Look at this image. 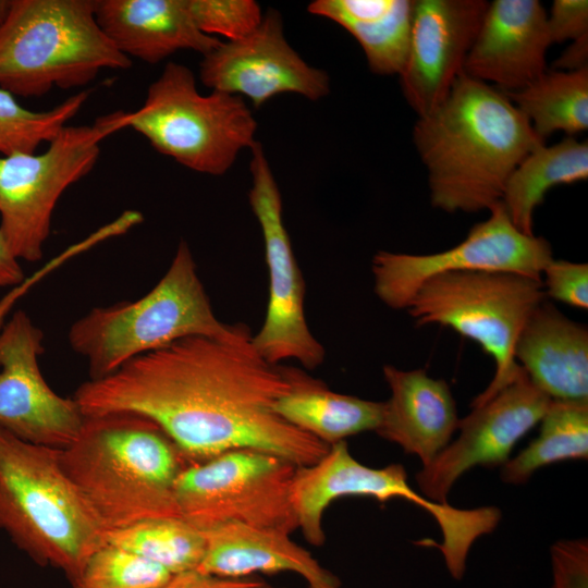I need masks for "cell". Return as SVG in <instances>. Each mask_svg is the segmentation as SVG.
<instances>
[{
  "label": "cell",
  "mask_w": 588,
  "mask_h": 588,
  "mask_svg": "<svg viewBox=\"0 0 588 588\" xmlns=\"http://www.w3.org/2000/svg\"><path fill=\"white\" fill-rule=\"evenodd\" d=\"M296 467L249 449L188 464L174 485L180 516L201 531L241 524L291 534L298 528L291 502Z\"/></svg>",
  "instance_id": "cell-10"
},
{
  "label": "cell",
  "mask_w": 588,
  "mask_h": 588,
  "mask_svg": "<svg viewBox=\"0 0 588 588\" xmlns=\"http://www.w3.org/2000/svg\"><path fill=\"white\" fill-rule=\"evenodd\" d=\"M547 28L551 44L573 41L588 35V2L555 0L547 13Z\"/></svg>",
  "instance_id": "cell-33"
},
{
  "label": "cell",
  "mask_w": 588,
  "mask_h": 588,
  "mask_svg": "<svg viewBox=\"0 0 588 588\" xmlns=\"http://www.w3.org/2000/svg\"><path fill=\"white\" fill-rule=\"evenodd\" d=\"M516 363L551 400L588 401V330L543 301L524 326Z\"/></svg>",
  "instance_id": "cell-20"
},
{
  "label": "cell",
  "mask_w": 588,
  "mask_h": 588,
  "mask_svg": "<svg viewBox=\"0 0 588 588\" xmlns=\"http://www.w3.org/2000/svg\"><path fill=\"white\" fill-rule=\"evenodd\" d=\"M0 529L41 566L73 583L105 544V528L66 475L61 450L0 427Z\"/></svg>",
  "instance_id": "cell-4"
},
{
  "label": "cell",
  "mask_w": 588,
  "mask_h": 588,
  "mask_svg": "<svg viewBox=\"0 0 588 588\" xmlns=\"http://www.w3.org/2000/svg\"><path fill=\"white\" fill-rule=\"evenodd\" d=\"M25 278L20 260L14 257L0 234V287H13L22 283Z\"/></svg>",
  "instance_id": "cell-37"
},
{
  "label": "cell",
  "mask_w": 588,
  "mask_h": 588,
  "mask_svg": "<svg viewBox=\"0 0 588 588\" xmlns=\"http://www.w3.org/2000/svg\"><path fill=\"white\" fill-rule=\"evenodd\" d=\"M95 16L122 54L149 64L179 50L205 56L222 42L198 29L187 0H95Z\"/></svg>",
  "instance_id": "cell-19"
},
{
  "label": "cell",
  "mask_w": 588,
  "mask_h": 588,
  "mask_svg": "<svg viewBox=\"0 0 588 588\" xmlns=\"http://www.w3.org/2000/svg\"><path fill=\"white\" fill-rule=\"evenodd\" d=\"M172 574L122 548L105 543L87 560L73 588H160Z\"/></svg>",
  "instance_id": "cell-29"
},
{
  "label": "cell",
  "mask_w": 588,
  "mask_h": 588,
  "mask_svg": "<svg viewBox=\"0 0 588 588\" xmlns=\"http://www.w3.org/2000/svg\"><path fill=\"white\" fill-rule=\"evenodd\" d=\"M584 68H588V35L573 40L552 64L554 71H577Z\"/></svg>",
  "instance_id": "cell-36"
},
{
  "label": "cell",
  "mask_w": 588,
  "mask_h": 588,
  "mask_svg": "<svg viewBox=\"0 0 588 588\" xmlns=\"http://www.w3.org/2000/svg\"><path fill=\"white\" fill-rule=\"evenodd\" d=\"M415 0H315L308 12L331 20L360 45L375 74L395 75L404 68Z\"/></svg>",
  "instance_id": "cell-23"
},
{
  "label": "cell",
  "mask_w": 588,
  "mask_h": 588,
  "mask_svg": "<svg viewBox=\"0 0 588 588\" xmlns=\"http://www.w3.org/2000/svg\"><path fill=\"white\" fill-rule=\"evenodd\" d=\"M280 367L289 390L275 402L274 411L292 426L328 445L377 430L383 402L334 392L303 369Z\"/></svg>",
  "instance_id": "cell-22"
},
{
  "label": "cell",
  "mask_w": 588,
  "mask_h": 588,
  "mask_svg": "<svg viewBox=\"0 0 588 588\" xmlns=\"http://www.w3.org/2000/svg\"><path fill=\"white\" fill-rule=\"evenodd\" d=\"M544 299L541 279L511 272H450L426 280L405 310L416 326L449 327L493 358V378L471 402L475 407L514 379L520 367L514 356L517 339Z\"/></svg>",
  "instance_id": "cell-8"
},
{
  "label": "cell",
  "mask_w": 588,
  "mask_h": 588,
  "mask_svg": "<svg viewBox=\"0 0 588 588\" xmlns=\"http://www.w3.org/2000/svg\"><path fill=\"white\" fill-rule=\"evenodd\" d=\"M191 15L198 29L228 41L248 36L261 23L264 14L254 0H187Z\"/></svg>",
  "instance_id": "cell-30"
},
{
  "label": "cell",
  "mask_w": 588,
  "mask_h": 588,
  "mask_svg": "<svg viewBox=\"0 0 588 588\" xmlns=\"http://www.w3.org/2000/svg\"><path fill=\"white\" fill-rule=\"evenodd\" d=\"M382 371L390 396L383 402L376 432L428 465L457 430L460 419L450 387L422 369L384 365Z\"/></svg>",
  "instance_id": "cell-18"
},
{
  "label": "cell",
  "mask_w": 588,
  "mask_h": 588,
  "mask_svg": "<svg viewBox=\"0 0 588 588\" xmlns=\"http://www.w3.org/2000/svg\"><path fill=\"white\" fill-rule=\"evenodd\" d=\"M244 323L216 316L186 241H180L162 278L142 297L91 308L69 329L70 347L82 356L89 379H101L128 360L191 335L229 339Z\"/></svg>",
  "instance_id": "cell-5"
},
{
  "label": "cell",
  "mask_w": 588,
  "mask_h": 588,
  "mask_svg": "<svg viewBox=\"0 0 588 588\" xmlns=\"http://www.w3.org/2000/svg\"><path fill=\"white\" fill-rule=\"evenodd\" d=\"M10 5V0H0V23L4 19Z\"/></svg>",
  "instance_id": "cell-38"
},
{
  "label": "cell",
  "mask_w": 588,
  "mask_h": 588,
  "mask_svg": "<svg viewBox=\"0 0 588 588\" xmlns=\"http://www.w3.org/2000/svg\"><path fill=\"white\" fill-rule=\"evenodd\" d=\"M58 267L59 262L56 259H51L32 275L26 277L22 283L11 287V290L0 299V329L4 324L8 315L13 309L16 302L22 298L45 275Z\"/></svg>",
  "instance_id": "cell-35"
},
{
  "label": "cell",
  "mask_w": 588,
  "mask_h": 588,
  "mask_svg": "<svg viewBox=\"0 0 588 588\" xmlns=\"http://www.w3.org/2000/svg\"><path fill=\"white\" fill-rule=\"evenodd\" d=\"M249 149L248 199L261 229L269 273L266 317L259 332L253 335V344L272 365L294 359L315 369L323 363L326 352L306 321L305 282L283 222L281 192L262 145L256 140Z\"/></svg>",
  "instance_id": "cell-11"
},
{
  "label": "cell",
  "mask_w": 588,
  "mask_h": 588,
  "mask_svg": "<svg viewBox=\"0 0 588 588\" xmlns=\"http://www.w3.org/2000/svg\"><path fill=\"white\" fill-rule=\"evenodd\" d=\"M160 154L205 174L222 175L250 148L257 122L242 97L198 91L193 71L168 62L148 87L128 126Z\"/></svg>",
  "instance_id": "cell-7"
},
{
  "label": "cell",
  "mask_w": 588,
  "mask_h": 588,
  "mask_svg": "<svg viewBox=\"0 0 588 588\" xmlns=\"http://www.w3.org/2000/svg\"><path fill=\"white\" fill-rule=\"evenodd\" d=\"M539 424L538 437L502 466L504 482L522 485L541 467L587 460L588 401L551 400Z\"/></svg>",
  "instance_id": "cell-26"
},
{
  "label": "cell",
  "mask_w": 588,
  "mask_h": 588,
  "mask_svg": "<svg viewBox=\"0 0 588 588\" xmlns=\"http://www.w3.org/2000/svg\"><path fill=\"white\" fill-rule=\"evenodd\" d=\"M44 332L17 309L0 329V427L29 443L63 450L85 416L74 397L54 392L42 376Z\"/></svg>",
  "instance_id": "cell-13"
},
{
  "label": "cell",
  "mask_w": 588,
  "mask_h": 588,
  "mask_svg": "<svg viewBox=\"0 0 588 588\" xmlns=\"http://www.w3.org/2000/svg\"><path fill=\"white\" fill-rule=\"evenodd\" d=\"M551 41L538 0L489 2L463 73L501 91L519 90L547 71Z\"/></svg>",
  "instance_id": "cell-17"
},
{
  "label": "cell",
  "mask_w": 588,
  "mask_h": 588,
  "mask_svg": "<svg viewBox=\"0 0 588 588\" xmlns=\"http://www.w3.org/2000/svg\"><path fill=\"white\" fill-rule=\"evenodd\" d=\"M544 295L579 309L588 308V265L552 259L541 273Z\"/></svg>",
  "instance_id": "cell-31"
},
{
  "label": "cell",
  "mask_w": 588,
  "mask_h": 588,
  "mask_svg": "<svg viewBox=\"0 0 588 588\" xmlns=\"http://www.w3.org/2000/svg\"><path fill=\"white\" fill-rule=\"evenodd\" d=\"M489 212L488 219L475 224L460 244L446 250L427 255L376 253L371 272L378 298L392 309L405 310L426 280L450 272H511L541 279L553 259L550 243L516 229L501 201Z\"/></svg>",
  "instance_id": "cell-12"
},
{
  "label": "cell",
  "mask_w": 588,
  "mask_h": 588,
  "mask_svg": "<svg viewBox=\"0 0 588 588\" xmlns=\"http://www.w3.org/2000/svg\"><path fill=\"white\" fill-rule=\"evenodd\" d=\"M89 91L76 93L51 109L34 111L21 106L9 91L0 89V154L36 152L40 144L52 140L78 113Z\"/></svg>",
  "instance_id": "cell-28"
},
{
  "label": "cell",
  "mask_w": 588,
  "mask_h": 588,
  "mask_svg": "<svg viewBox=\"0 0 588 588\" xmlns=\"http://www.w3.org/2000/svg\"><path fill=\"white\" fill-rule=\"evenodd\" d=\"M551 399L519 367L514 379L458 420V436L416 474L420 493L438 503L475 466H503L517 443L541 420Z\"/></svg>",
  "instance_id": "cell-14"
},
{
  "label": "cell",
  "mask_w": 588,
  "mask_h": 588,
  "mask_svg": "<svg viewBox=\"0 0 588 588\" xmlns=\"http://www.w3.org/2000/svg\"><path fill=\"white\" fill-rule=\"evenodd\" d=\"M160 588H282L248 578H223L197 569L174 574Z\"/></svg>",
  "instance_id": "cell-34"
},
{
  "label": "cell",
  "mask_w": 588,
  "mask_h": 588,
  "mask_svg": "<svg viewBox=\"0 0 588 588\" xmlns=\"http://www.w3.org/2000/svg\"><path fill=\"white\" fill-rule=\"evenodd\" d=\"M287 390L280 365L257 352L246 326L233 338L191 335L137 356L83 382L73 397L85 417L130 413L150 419L188 464L249 449L310 465L330 445L274 411Z\"/></svg>",
  "instance_id": "cell-1"
},
{
  "label": "cell",
  "mask_w": 588,
  "mask_h": 588,
  "mask_svg": "<svg viewBox=\"0 0 588 588\" xmlns=\"http://www.w3.org/2000/svg\"><path fill=\"white\" fill-rule=\"evenodd\" d=\"M552 588H588V541L564 539L550 549Z\"/></svg>",
  "instance_id": "cell-32"
},
{
  "label": "cell",
  "mask_w": 588,
  "mask_h": 588,
  "mask_svg": "<svg viewBox=\"0 0 588 588\" xmlns=\"http://www.w3.org/2000/svg\"><path fill=\"white\" fill-rule=\"evenodd\" d=\"M504 94L544 142L558 131L573 137L588 127V68L546 71L528 86Z\"/></svg>",
  "instance_id": "cell-25"
},
{
  "label": "cell",
  "mask_w": 588,
  "mask_h": 588,
  "mask_svg": "<svg viewBox=\"0 0 588 588\" xmlns=\"http://www.w3.org/2000/svg\"><path fill=\"white\" fill-rule=\"evenodd\" d=\"M204 532L207 547L197 568L204 574L237 579L255 573L291 572L304 578L308 588H342L339 578L287 532L241 524Z\"/></svg>",
  "instance_id": "cell-21"
},
{
  "label": "cell",
  "mask_w": 588,
  "mask_h": 588,
  "mask_svg": "<svg viewBox=\"0 0 588 588\" xmlns=\"http://www.w3.org/2000/svg\"><path fill=\"white\" fill-rule=\"evenodd\" d=\"M413 140L431 205L450 213L500 203L517 164L546 144L503 91L465 73L439 106L418 117Z\"/></svg>",
  "instance_id": "cell-2"
},
{
  "label": "cell",
  "mask_w": 588,
  "mask_h": 588,
  "mask_svg": "<svg viewBox=\"0 0 588 588\" xmlns=\"http://www.w3.org/2000/svg\"><path fill=\"white\" fill-rule=\"evenodd\" d=\"M588 177V144L572 136L536 147L514 169L501 203L512 223L520 232L534 234V213L547 192L559 184Z\"/></svg>",
  "instance_id": "cell-24"
},
{
  "label": "cell",
  "mask_w": 588,
  "mask_h": 588,
  "mask_svg": "<svg viewBox=\"0 0 588 588\" xmlns=\"http://www.w3.org/2000/svg\"><path fill=\"white\" fill-rule=\"evenodd\" d=\"M199 78L211 90L247 97L255 108L280 94L318 100L330 91L328 74L306 63L290 46L282 16L273 9L248 36L222 41L203 56Z\"/></svg>",
  "instance_id": "cell-15"
},
{
  "label": "cell",
  "mask_w": 588,
  "mask_h": 588,
  "mask_svg": "<svg viewBox=\"0 0 588 588\" xmlns=\"http://www.w3.org/2000/svg\"><path fill=\"white\" fill-rule=\"evenodd\" d=\"M128 117L118 110L90 124L65 125L44 152L0 157V234L16 259L42 258L60 197L93 170L101 142L127 127Z\"/></svg>",
  "instance_id": "cell-9"
},
{
  "label": "cell",
  "mask_w": 588,
  "mask_h": 588,
  "mask_svg": "<svg viewBox=\"0 0 588 588\" xmlns=\"http://www.w3.org/2000/svg\"><path fill=\"white\" fill-rule=\"evenodd\" d=\"M61 463L106 531L149 518L181 517L174 485L188 462L146 417H85L76 439L61 450Z\"/></svg>",
  "instance_id": "cell-3"
},
{
  "label": "cell",
  "mask_w": 588,
  "mask_h": 588,
  "mask_svg": "<svg viewBox=\"0 0 588 588\" xmlns=\"http://www.w3.org/2000/svg\"><path fill=\"white\" fill-rule=\"evenodd\" d=\"M489 2L415 0L402 93L418 117L431 112L463 73Z\"/></svg>",
  "instance_id": "cell-16"
},
{
  "label": "cell",
  "mask_w": 588,
  "mask_h": 588,
  "mask_svg": "<svg viewBox=\"0 0 588 588\" xmlns=\"http://www.w3.org/2000/svg\"><path fill=\"white\" fill-rule=\"evenodd\" d=\"M105 542L137 554L172 575L197 569L207 547L205 532L182 517L140 520L105 532Z\"/></svg>",
  "instance_id": "cell-27"
},
{
  "label": "cell",
  "mask_w": 588,
  "mask_h": 588,
  "mask_svg": "<svg viewBox=\"0 0 588 588\" xmlns=\"http://www.w3.org/2000/svg\"><path fill=\"white\" fill-rule=\"evenodd\" d=\"M131 65L100 29L95 0H10L0 23V89L39 97Z\"/></svg>",
  "instance_id": "cell-6"
}]
</instances>
